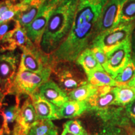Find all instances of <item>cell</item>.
Here are the masks:
<instances>
[{"label": "cell", "mask_w": 135, "mask_h": 135, "mask_svg": "<svg viewBox=\"0 0 135 135\" xmlns=\"http://www.w3.org/2000/svg\"><path fill=\"white\" fill-rule=\"evenodd\" d=\"M108 0H79L71 31L50 56L51 68L59 63L73 62L93 39L95 25Z\"/></svg>", "instance_id": "cell-1"}, {"label": "cell", "mask_w": 135, "mask_h": 135, "mask_svg": "<svg viewBox=\"0 0 135 135\" xmlns=\"http://www.w3.org/2000/svg\"><path fill=\"white\" fill-rule=\"evenodd\" d=\"M79 0H64L54 9L42 37L40 48L51 55L67 38L72 28Z\"/></svg>", "instance_id": "cell-2"}, {"label": "cell", "mask_w": 135, "mask_h": 135, "mask_svg": "<svg viewBox=\"0 0 135 135\" xmlns=\"http://www.w3.org/2000/svg\"><path fill=\"white\" fill-rule=\"evenodd\" d=\"M52 72L51 67L46 68L40 72L18 71L7 94H13L18 98L22 94L30 97L38 91L42 84L48 81Z\"/></svg>", "instance_id": "cell-3"}, {"label": "cell", "mask_w": 135, "mask_h": 135, "mask_svg": "<svg viewBox=\"0 0 135 135\" xmlns=\"http://www.w3.org/2000/svg\"><path fill=\"white\" fill-rule=\"evenodd\" d=\"M133 28V22L119 25L97 35L93 40L90 47H98L106 53H108L121 44L130 40Z\"/></svg>", "instance_id": "cell-4"}, {"label": "cell", "mask_w": 135, "mask_h": 135, "mask_svg": "<svg viewBox=\"0 0 135 135\" xmlns=\"http://www.w3.org/2000/svg\"><path fill=\"white\" fill-rule=\"evenodd\" d=\"M71 63L73 62L57 63L52 69L56 76L58 86L67 94L88 83L83 75L71 65Z\"/></svg>", "instance_id": "cell-5"}, {"label": "cell", "mask_w": 135, "mask_h": 135, "mask_svg": "<svg viewBox=\"0 0 135 135\" xmlns=\"http://www.w3.org/2000/svg\"><path fill=\"white\" fill-rule=\"evenodd\" d=\"M48 67H51L50 56L45 53L40 46L33 43L22 50L18 71L40 72Z\"/></svg>", "instance_id": "cell-6"}, {"label": "cell", "mask_w": 135, "mask_h": 135, "mask_svg": "<svg viewBox=\"0 0 135 135\" xmlns=\"http://www.w3.org/2000/svg\"><path fill=\"white\" fill-rule=\"evenodd\" d=\"M126 1V0H108L94 27L93 39L103 32L119 25L121 11Z\"/></svg>", "instance_id": "cell-7"}, {"label": "cell", "mask_w": 135, "mask_h": 135, "mask_svg": "<svg viewBox=\"0 0 135 135\" xmlns=\"http://www.w3.org/2000/svg\"><path fill=\"white\" fill-rule=\"evenodd\" d=\"M131 55L130 39L106 53L107 61L103 67L104 70L113 78L128 63Z\"/></svg>", "instance_id": "cell-8"}, {"label": "cell", "mask_w": 135, "mask_h": 135, "mask_svg": "<svg viewBox=\"0 0 135 135\" xmlns=\"http://www.w3.org/2000/svg\"><path fill=\"white\" fill-rule=\"evenodd\" d=\"M86 103L88 110L94 111L97 116L109 110L118 104L114 87L109 86L98 87L97 92L86 101Z\"/></svg>", "instance_id": "cell-9"}, {"label": "cell", "mask_w": 135, "mask_h": 135, "mask_svg": "<svg viewBox=\"0 0 135 135\" xmlns=\"http://www.w3.org/2000/svg\"><path fill=\"white\" fill-rule=\"evenodd\" d=\"M33 44L27 35L26 28L18 21H15V27L8 31L0 40V52L13 51L17 48L22 50Z\"/></svg>", "instance_id": "cell-10"}, {"label": "cell", "mask_w": 135, "mask_h": 135, "mask_svg": "<svg viewBox=\"0 0 135 135\" xmlns=\"http://www.w3.org/2000/svg\"><path fill=\"white\" fill-rule=\"evenodd\" d=\"M56 7L46 2L35 17L33 21L26 28L28 36L37 46H40L42 37L46 29L49 19Z\"/></svg>", "instance_id": "cell-11"}, {"label": "cell", "mask_w": 135, "mask_h": 135, "mask_svg": "<svg viewBox=\"0 0 135 135\" xmlns=\"http://www.w3.org/2000/svg\"><path fill=\"white\" fill-rule=\"evenodd\" d=\"M39 120L30 98L20 108L13 128V135H28L30 131Z\"/></svg>", "instance_id": "cell-12"}, {"label": "cell", "mask_w": 135, "mask_h": 135, "mask_svg": "<svg viewBox=\"0 0 135 135\" xmlns=\"http://www.w3.org/2000/svg\"><path fill=\"white\" fill-rule=\"evenodd\" d=\"M18 63V56L13 52L0 55V88L6 95L16 76Z\"/></svg>", "instance_id": "cell-13"}, {"label": "cell", "mask_w": 135, "mask_h": 135, "mask_svg": "<svg viewBox=\"0 0 135 135\" xmlns=\"http://www.w3.org/2000/svg\"><path fill=\"white\" fill-rule=\"evenodd\" d=\"M47 0H20V10L14 21H18L26 28L35 17Z\"/></svg>", "instance_id": "cell-14"}, {"label": "cell", "mask_w": 135, "mask_h": 135, "mask_svg": "<svg viewBox=\"0 0 135 135\" xmlns=\"http://www.w3.org/2000/svg\"><path fill=\"white\" fill-rule=\"evenodd\" d=\"M36 110L38 119H60L58 115V108L48 101L37 91L30 96Z\"/></svg>", "instance_id": "cell-15"}, {"label": "cell", "mask_w": 135, "mask_h": 135, "mask_svg": "<svg viewBox=\"0 0 135 135\" xmlns=\"http://www.w3.org/2000/svg\"><path fill=\"white\" fill-rule=\"evenodd\" d=\"M38 92L43 98L58 108H60L65 103L70 100L68 94L52 80H48L42 84Z\"/></svg>", "instance_id": "cell-16"}, {"label": "cell", "mask_w": 135, "mask_h": 135, "mask_svg": "<svg viewBox=\"0 0 135 135\" xmlns=\"http://www.w3.org/2000/svg\"><path fill=\"white\" fill-rule=\"evenodd\" d=\"M88 110L85 101L69 100L58 109V115L60 118H72L77 117Z\"/></svg>", "instance_id": "cell-17"}, {"label": "cell", "mask_w": 135, "mask_h": 135, "mask_svg": "<svg viewBox=\"0 0 135 135\" xmlns=\"http://www.w3.org/2000/svg\"><path fill=\"white\" fill-rule=\"evenodd\" d=\"M20 0L0 1V25L15 21L20 10Z\"/></svg>", "instance_id": "cell-18"}, {"label": "cell", "mask_w": 135, "mask_h": 135, "mask_svg": "<svg viewBox=\"0 0 135 135\" xmlns=\"http://www.w3.org/2000/svg\"><path fill=\"white\" fill-rule=\"evenodd\" d=\"M76 62L83 68L86 75L95 70L104 69L94 57L90 48H88L82 51L78 57Z\"/></svg>", "instance_id": "cell-19"}, {"label": "cell", "mask_w": 135, "mask_h": 135, "mask_svg": "<svg viewBox=\"0 0 135 135\" xmlns=\"http://www.w3.org/2000/svg\"><path fill=\"white\" fill-rule=\"evenodd\" d=\"M87 79L88 82L94 86H118L114 79L104 69L97 70L90 73L87 75Z\"/></svg>", "instance_id": "cell-20"}, {"label": "cell", "mask_w": 135, "mask_h": 135, "mask_svg": "<svg viewBox=\"0 0 135 135\" xmlns=\"http://www.w3.org/2000/svg\"><path fill=\"white\" fill-rule=\"evenodd\" d=\"M19 103V98H16V104L15 105L6 108L1 113L3 117V124L1 128L8 134H11V126L16 122L17 116L19 113L20 109Z\"/></svg>", "instance_id": "cell-21"}, {"label": "cell", "mask_w": 135, "mask_h": 135, "mask_svg": "<svg viewBox=\"0 0 135 135\" xmlns=\"http://www.w3.org/2000/svg\"><path fill=\"white\" fill-rule=\"evenodd\" d=\"M97 86H94L88 82L74 89L68 94L70 100L76 101H86L97 91Z\"/></svg>", "instance_id": "cell-22"}, {"label": "cell", "mask_w": 135, "mask_h": 135, "mask_svg": "<svg viewBox=\"0 0 135 135\" xmlns=\"http://www.w3.org/2000/svg\"><path fill=\"white\" fill-rule=\"evenodd\" d=\"M135 78V60L130 59L128 63L113 78L119 86L127 85Z\"/></svg>", "instance_id": "cell-23"}, {"label": "cell", "mask_w": 135, "mask_h": 135, "mask_svg": "<svg viewBox=\"0 0 135 135\" xmlns=\"http://www.w3.org/2000/svg\"><path fill=\"white\" fill-rule=\"evenodd\" d=\"M28 135H58V128L50 119H39Z\"/></svg>", "instance_id": "cell-24"}, {"label": "cell", "mask_w": 135, "mask_h": 135, "mask_svg": "<svg viewBox=\"0 0 135 135\" xmlns=\"http://www.w3.org/2000/svg\"><path fill=\"white\" fill-rule=\"evenodd\" d=\"M116 101L118 104L126 106L135 99V88L129 86H119L114 87Z\"/></svg>", "instance_id": "cell-25"}, {"label": "cell", "mask_w": 135, "mask_h": 135, "mask_svg": "<svg viewBox=\"0 0 135 135\" xmlns=\"http://www.w3.org/2000/svg\"><path fill=\"white\" fill-rule=\"evenodd\" d=\"M135 20V0H126L121 11L119 25L132 22Z\"/></svg>", "instance_id": "cell-26"}, {"label": "cell", "mask_w": 135, "mask_h": 135, "mask_svg": "<svg viewBox=\"0 0 135 135\" xmlns=\"http://www.w3.org/2000/svg\"><path fill=\"white\" fill-rule=\"evenodd\" d=\"M64 128L75 135H88L81 123L78 120H70L64 124Z\"/></svg>", "instance_id": "cell-27"}, {"label": "cell", "mask_w": 135, "mask_h": 135, "mask_svg": "<svg viewBox=\"0 0 135 135\" xmlns=\"http://www.w3.org/2000/svg\"><path fill=\"white\" fill-rule=\"evenodd\" d=\"M91 49L93 55L98 63L102 66L103 68L104 66L107 61V56L106 53L103 50H101L98 47H90Z\"/></svg>", "instance_id": "cell-28"}, {"label": "cell", "mask_w": 135, "mask_h": 135, "mask_svg": "<svg viewBox=\"0 0 135 135\" xmlns=\"http://www.w3.org/2000/svg\"><path fill=\"white\" fill-rule=\"evenodd\" d=\"M94 135H124L119 128L116 126H106L100 132Z\"/></svg>", "instance_id": "cell-29"}, {"label": "cell", "mask_w": 135, "mask_h": 135, "mask_svg": "<svg viewBox=\"0 0 135 135\" xmlns=\"http://www.w3.org/2000/svg\"><path fill=\"white\" fill-rule=\"evenodd\" d=\"M126 113L128 119L135 125V99L126 106Z\"/></svg>", "instance_id": "cell-30"}, {"label": "cell", "mask_w": 135, "mask_h": 135, "mask_svg": "<svg viewBox=\"0 0 135 135\" xmlns=\"http://www.w3.org/2000/svg\"><path fill=\"white\" fill-rule=\"evenodd\" d=\"M9 23H4V24L0 25V40L4 36L5 34L8 31V30H9L10 26Z\"/></svg>", "instance_id": "cell-31"}, {"label": "cell", "mask_w": 135, "mask_h": 135, "mask_svg": "<svg viewBox=\"0 0 135 135\" xmlns=\"http://www.w3.org/2000/svg\"><path fill=\"white\" fill-rule=\"evenodd\" d=\"M63 1L64 0H47L46 2L48 3V4L56 7L58 4H60V3L63 2Z\"/></svg>", "instance_id": "cell-32"}, {"label": "cell", "mask_w": 135, "mask_h": 135, "mask_svg": "<svg viewBox=\"0 0 135 135\" xmlns=\"http://www.w3.org/2000/svg\"><path fill=\"white\" fill-rule=\"evenodd\" d=\"M5 96H6V94H5L4 93H3V92L0 93V111H1V107H2L3 101L4 98Z\"/></svg>", "instance_id": "cell-33"}, {"label": "cell", "mask_w": 135, "mask_h": 135, "mask_svg": "<svg viewBox=\"0 0 135 135\" xmlns=\"http://www.w3.org/2000/svg\"><path fill=\"white\" fill-rule=\"evenodd\" d=\"M61 135H75V134H73V133H70V131H68L66 129L64 128L63 132H62L61 134Z\"/></svg>", "instance_id": "cell-34"}, {"label": "cell", "mask_w": 135, "mask_h": 135, "mask_svg": "<svg viewBox=\"0 0 135 135\" xmlns=\"http://www.w3.org/2000/svg\"><path fill=\"white\" fill-rule=\"evenodd\" d=\"M127 86H129L130 87L135 88V78H134L127 84Z\"/></svg>", "instance_id": "cell-35"}, {"label": "cell", "mask_w": 135, "mask_h": 135, "mask_svg": "<svg viewBox=\"0 0 135 135\" xmlns=\"http://www.w3.org/2000/svg\"><path fill=\"white\" fill-rule=\"evenodd\" d=\"M0 135H13V134H8V133H5L4 131L3 130V129H1V128H0Z\"/></svg>", "instance_id": "cell-36"}, {"label": "cell", "mask_w": 135, "mask_h": 135, "mask_svg": "<svg viewBox=\"0 0 135 135\" xmlns=\"http://www.w3.org/2000/svg\"><path fill=\"white\" fill-rule=\"evenodd\" d=\"M1 92V88H0V93Z\"/></svg>", "instance_id": "cell-37"}, {"label": "cell", "mask_w": 135, "mask_h": 135, "mask_svg": "<svg viewBox=\"0 0 135 135\" xmlns=\"http://www.w3.org/2000/svg\"><path fill=\"white\" fill-rule=\"evenodd\" d=\"M131 135H135V133H134V134H131Z\"/></svg>", "instance_id": "cell-38"}]
</instances>
